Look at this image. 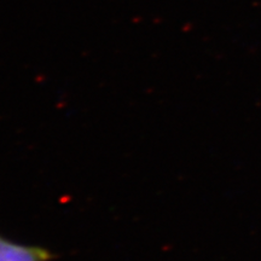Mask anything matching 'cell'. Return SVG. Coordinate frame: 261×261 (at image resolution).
Instances as JSON below:
<instances>
[{
	"mask_svg": "<svg viewBox=\"0 0 261 261\" xmlns=\"http://www.w3.org/2000/svg\"><path fill=\"white\" fill-rule=\"evenodd\" d=\"M54 257L45 248L19 244L0 236V261H51Z\"/></svg>",
	"mask_w": 261,
	"mask_h": 261,
	"instance_id": "obj_1",
	"label": "cell"
}]
</instances>
